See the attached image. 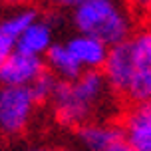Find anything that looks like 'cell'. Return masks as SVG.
Masks as SVG:
<instances>
[{"label": "cell", "instance_id": "7c38bea8", "mask_svg": "<svg viewBox=\"0 0 151 151\" xmlns=\"http://www.w3.org/2000/svg\"><path fill=\"white\" fill-rule=\"evenodd\" d=\"M58 83H60V80L54 74L44 72L30 88H32V91H34V96H36L38 101H50V99L54 98L56 90H58Z\"/></svg>", "mask_w": 151, "mask_h": 151}, {"label": "cell", "instance_id": "5b68a950", "mask_svg": "<svg viewBox=\"0 0 151 151\" xmlns=\"http://www.w3.org/2000/svg\"><path fill=\"white\" fill-rule=\"evenodd\" d=\"M44 72H46V62L42 58L22 54L16 50L0 66V86L30 88Z\"/></svg>", "mask_w": 151, "mask_h": 151}, {"label": "cell", "instance_id": "4fadbf2b", "mask_svg": "<svg viewBox=\"0 0 151 151\" xmlns=\"http://www.w3.org/2000/svg\"><path fill=\"white\" fill-rule=\"evenodd\" d=\"M86 2L88 0H52V4H56L58 8H66V10H76Z\"/></svg>", "mask_w": 151, "mask_h": 151}, {"label": "cell", "instance_id": "ba28073f", "mask_svg": "<svg viewBox=\"0 0 151 151\" xmlns=\"http://www.w3.org/2000/svg\"><path fill=\"white\" fill-rule=\"evenodd\" d=\"M38 16L32 8H20L12 14L0 18V66L18 50V42L26 26Z\"/></svg>", "mask_w": 151, "mask_h": 151}, {"label": "cell", "instance_id": "8fae6325", "mask_svg": "<svg viewBox=\"0 0 151 151\" xmlns=\"http://www.w3.org/2000/svg\"><path fill=\"white\" fill-rule=\"evenodd\" d=\"M46 68L50 74H54L60 82H72L76 78H80L83 74L82 66L76 62V58L72 56L70 48L66 44H56L48 50L46 54Z\"/></svg>", "mask_w": 151, "mask_h": 151}, {"label": "cell", "instance_id": "6da1fadb", "mask_svg": "<svg viewBox=\"0 0 151 151\" xmlns=\"http://www.w3.org/2000/svg\"><path fill=\"white\" fill-rule=\"evenodd\" d=\"M106 76L99 70L83 72L72 82H60L58 90L50 99L56 119L68 127H80L91 119L107 96Z\"/></svg>", "mask_w": 151, "mask_h": 151}, {"label": "cell", "instance_id": "277c9868", "mask_svg": "<svg viewBox=\"0 0 151 151\" xmlns=\"http://www.w3.org/2000/svg\"><path fill=\"white\" fill-rule=\"evenodd\" d=\"M131 78L125 98L135 104H147L151 99V28H143L127 40Z\"/></svg>", "mask_w": 151, "mask_h": 151}, {"label": "cell", "instance_id": "e0dca14e", "mask_svg": "<svg viewBox=\"0 0 151 151\" xmlns=\"http://www.w3.org/2000/svg\"><path fill=\"white\" fill-rule=\"evenodd\" d=\"M147 107H149V111H151V99H149V101H147Z\"/></svg>", "mask_w": 151, "mask_h": 151}, {"label": "cell", "instance_id": "52a82bcc", "mask_svg": "<svg viewBox=\"0 0 151 151\" xmlns=\"http://www.w3.org/2000/svg\"><path fill=\"white\" fill-rule=\"evenodd\" d=\"M66 46L70 48L72 56L76 58V62L82 66L83 72H93L106 66L107 56H109V46L104 44L101 40L88 34H76L66 42Z\"/></svg>", "mask_w": 151, "mask_h": 151}, {"label": "cell", "instance_id": "30bf717a", "mask_svg": "<svg viewBox=\"0 0 151 151\" xmlns=\"http://www.w3.org/2000/svg\"><path fill=\"white\" fill-rule=\"evenodd\" d=\"M52 46H54V26H52V22L50 20H44V18H36L22 32L20 42H18V52L44 58Z\"/></svg>", "mask_w": 151, "mask_h": 151}, {"label": "cell", "instance_id": "9c48e42d", "mask_svg": "<svg viewBox=\"0 0 151 151\" xmlns=\"http://www.w3.org/2000/svg\"><path fill=\"white\" fill-rule=\"evenodd\" d=\"M123 141L135 151H151V111L147 104H137L123 119Z\"/></svg>", "mask_w": 151, "mask_h": 151}, {"label": "cell", "instance_id": "8992f818", "mask_svg": "<svg viewBox=\"0 0 151 151\" xmlns=\"http://www.w3.org/2000/svg\"><path fill=\"white\" fill-rule=\"evenodd\" d=\"M76 139L83 151H111L123 143V129L106 121H88L78 127Z\"/></svg>", "mask_w": 151, "mask_h": 151}, {"label": "cell", "instance_id": "2e32d148", "mask_svg": "<svg viewBox=\"0 0 151 151\" xmlns=\"http://www.w3.org/2000/svg\"><path fill=\"white\" fill-rule=\"evenodd\" d=\"M24 151H50V149H46V147H28V149H24Z\"/></svg>", "mask_w": 151, "mask_h": 151}, {"label": "cell", "instance_id": "7a4b0ae2", "mask_svg": "<svg viewBox=\"0 0 151 151\" xmlns=\"http://www.w3.org/2000/svg\"><path fill=\"white\" fill-rule=\"evenodd\" d=\"M72 22L80 34L98 38L109 48L131 38V16L119 0H88L74 10Z\"/></svg>", "mask_w": 151, "mask_h": 151}, {"label": "cell", "instance_id": "9a60e30c", "mask_svg": "<svg viewBox=\"0 0 151 151\" xmlns=\"http://www.w3.org/2000/svg\"><path fill=\"white\" fill-rule=\"evenodd\" d=\"M111 151H135V149H131V147H129V145L123 141V143H119L117 147H115V149H111Z\"/></svg>", "mask_w": 151, "mask_h": 151}, {"label": "cell", "instance_id": "3957f363", "mask_svg": "<svg viewBox=\"0 0 151 151\" xmlns=\"http://www.w3.org/2000/svg\"><path fill=\"white\" fill-rule=\"evenodd\" d=\"M40 104L32 88L0 86V133L14 137L30 127Z\"/></svg>", "mask_w": 151, "mask_h": 151}, {"label": "cell", "instance_id": "ac0fdd59", "mask_svg": "<svg viewBox=\"0 0 151 151\" xmlns=\"http://www.w3.org/2000/svg\"><path fill=\"white\" fill-rule=\"evenodd\" d=\"M58 151H74V149H58Z\"/></svg>", "mask_w": 151, "mask_h": 151}, {"label": "cell", "instance_id": "5bb4252c", "mask_svg": "<svg viewBox=\"0 0 151 151\" xmlns=\"http://www.w3.org/2000/svg\"><path fill=\"white\" fill-rule=\"evenodd\" d=\"M2 2H6V4H10V6H18V8H26L30 2H34V0H2Z\"/></svg>", "mask_w": 151, "mask_h": 151}]
</instances>
